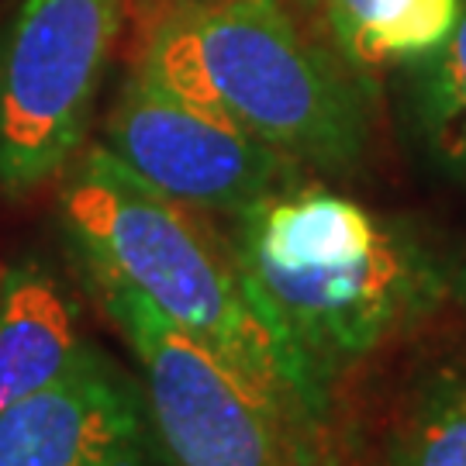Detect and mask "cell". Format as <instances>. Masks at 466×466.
<instances>
[{"mask_svg":"<svg viewBox=\"0 0 466 466\" xmlns=\"http://www.w3.org/2000/svg\"><path fill=\"white\" fill-rule=\"evenodd\" d=\"M232 221L252 298L321 398L450 294L446 269L411 225L304 173Z\"/></svg>","mask_w":466,"mask_h":466,"instance_id":"1","label":"cell"},{"mask_svg":"<svg viewBox=\"0 0 466 466\" xmlns=\"http://www.w3.org/2000/svg\"><path fill=\"white\" fill-rule=\"evenodd\" d=\"M211 218L149 187L104 146L84 149L59 177V225L84 277L142 294L221 356L298 439L318 425L325 398L269 329L232 232Z\"/></svg>","mask_w":466,"mask_h":466,"instance_id":"2","label":"cell"},{"mask_svg":"<svg viewBox=\"0 0 466 466\" xmlns=\"http://www.w3.org/2000/svg\"><path fill=\"white\" fill-rule=\"evenodd\" d=\"M128 66L232 117L300 169L352 173L367 97L283 0H132Z\"/></svg>","mask_w":466,"mask_h":466,"instance_id":"3","label":"cell"},{"mask_svg":"<svg viewBox=\"0 0 466 466\" xmlns=\"http://www.w3.org/2000/svg\"><path fill=\"white\" fill-rule=\"evenodd\" d=\"M132 0H21L0 35V194L59 180L84 152Z\"/></svg>","mask_w":466,"mask_h":466,"instance_id":"4","label":"cell"},{"mask_svg":"<svg viewBox=\"0 0 466 466\" xmlns=\"http://www.w3.org/2000/svg\"><path fill=\"white\" fill-rule=\"evenodd\" d=\"M86 283L132 350L156 432L173 463L304 466L290 429L221 356L173 325L132 287L100 277H86Z\"/></svg>","mask_w":466,"mask_h":466,"instance_id":"5","label":"cell"},{"mask_svg":"<svg viewBox=\"0 0 466 466\" xmlns=\"http://www.w3.org/2000/svg\"><path fill=\"white\" fill-rule=\"evenodd\" d=\"M100 146L167 198L238 218L304 169L221 111L128 66Z\"/></svg>","mask_w":466,"mask_h":466,"instance_id":"6","label":"cell"},{"mask_svg":"<svg viewBox=\"0 0 466 466\" xmlns=\"http://www.w3.org/2000/svg\"><path fill=\"white\" fill-rule=\"evenodd\" d=\"M0 466H177L142 383L97 346L0 415Z\"/></svg>","mask_w":466,"mask_h":466,"instance_id":"7","label":"cell"},{"mask_svg":"<svg viewBox=\"0 0 466 466\" xmlns=\"http://www.w3.org/2000/svg\"><path fill=\"white\" fill-rule=\"evenodd\" d=\"M86 346L76 304L46 263L0 267V415L63 377Z\"/></svg>","mask_w":466,"mask_h":466,"instance_id":"8","label":"cell"},{"mask_svg":"<svg viewBox=\"0 0 466 466\" xmlns=\"http://www.w3.org/2000/svg\"><path fill=\"white\" fill-rule=\"evenodd\" d=\"M387 466H466V370H435L418 387Z\"/></svg>","mask_w":466,"mask_h":466,"instance_id":"9","label":"cell"},{"mask_svg":"<svg viewBox=\"0 0 466 466\" xmlns=\"http://www.w3.org/2000/svg\"><path fill=\"white\" fill-rule=\"evenodd\" d=\"M418 111L432 149L466 167V0L446 46L421 63Z\"/></svg>","mask_w":466,"mask_h":466,"instance_id":"10","label":"cell"},{"mask_svg":"<svg viewBox=\"0 0 466 466\" xmlns=\"http://www.w3.org/2000/svg\"><path fill=\"white\" fill-rule=\"evenodd\" d=\"M325 38L335 56L352 69L356 52L363 49L373 28H380L387 17L398 11L404 0H315Z\"/></svg>","mask_w":466,"mask_h":466,"instance_id":"11","label":"cell"},{"mask_svg":"<svg viewBox=\"0 0 466 466\" xmlns=\"http://www.w3.org/2000/svg\"><path fill=\"white\" fill-rule=\"evenodd\" d=\"M450 290L456 294V300L463 304V311H466V259H463V267H460V269H456V273L450 277Z\"/></svg>","mask_w":466,"mask_h":466,"instance_id":"12","label":"cell"}]
</instances>
